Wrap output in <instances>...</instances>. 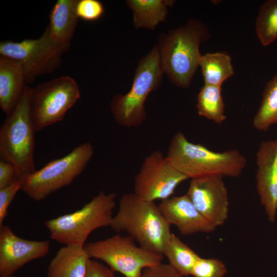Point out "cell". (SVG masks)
Segmentation results:
<instances>
[{
	"mask_svg": "<svg viewBox=\"0 0 277 277\" xmlns=\"http://www.w3.org/2000/svg\"><path fill=\"white\" fill-rule=\"evenodd\" d=\"M209 37L208 26L193 18L184 25L159 34L156 45L162 67L172 84L182 88L189 87L199 66L200 45Z\"/></svg>",
	"mask_w": 277,
	"mask_h": 277,
	"instance_id": "cell-1",
	"label": "cell"
},
{
	"mask_svg": "<svg viewBox=\"0 0 277 277\" xmlns=\"http://www.w3.org/2000/svg\"><path fill=\"white\" fill-rule=\"evenodd\" d=\"M165 156L176 170L191 179L215 175L236 178L247 164L246 158L238 149L215 152L189 141L180 131L171 139Z\"/></svg>",
	"mask_w": 277,
	"mask_h": 277,
	"instance_id": "cell-2",
	"label": "cell"
},
{
	"mask_svg": "<svg viewBox=\"0 0 277 277\" xmlns=\"http://www.w3.org/2000/svg\"><path fill=\"white\" fill-rule=\"evenodd\" d=\"M110 226L117 232H126L143 248L162 255L172 234L158 206L134 193L121 196Z\"/></svg>",
	"mask_w": 277,
	"mask_h": 277,
	"instance_id": "cell-3",
	"label": "cell"
},
{
	"mask_svg": "<svg viewBox=\"0 0 277 277\" xmlns=\"http://www.w3.org/2000/svg\"><path fill=\"white\" fill-rule=\"evenodd\" d=\"M32 88L26 85L13 111L0 128L1 160L15 166L20 180L36 170L34 160L35 132L31 116Z\"/></svg>",
	"mask_w": 277,
	"mask_h": 277,
	"instance_id": "cell-4",
	"label": "cell"
},
{
	"mask_svg": "<svg viewBox=\"0 0 277 277\" xmlns=\"http://www.w3.org/2000/svg\"><path fill=\"white\" fill-rule=\"evenodd\" d=\"M164 74L156 45L138 62L130 90L125 94H116L110 108L119 125L137 127L146 118L145 103L149 94L161 85Z\"/></svg>",
	"mask_w": 277,
	"mask_h": 277,
	"instance_id": "cell-5",
	"label": "cell"
},
{
	"mask_svg": "<svg viewBox=\"0 0 277 277\" xmlns=\"http://www.w3.org/2000/svg\"><path fill=\"white\" fill-rule=\"evenodd\" d=\"M116 194L101 191L81 209L44 222L51 238L64 246L84 247L92 231L110 225Z\"/></svg>",
	"mask_w": 277,
	"mask_h": 277,
	"instance_id": "cell-6",
	"label": "cell"
},
{
	"mask_svg": "<svg viewBox=\"0 0 277 277\" xmlns=\"http://www.w3.org/2000/svg\"><path fill=\"white\" fill-rule=\"evenodd\" d=\"M93 154L91 143L81 144L21 180V190L35 201H42L70 185L84 171Z\"/></svg>",
	"mask_w": 277,
	"mask_h": 277,
	"instance_id": "cell-7",
	"label": "cell"
},
{
	"mask_svg": "<svg viewBox=\"0 0 277 277\" xmlns=\"http://www.w3.org/2000/svg\"><path fill=\"white\" fill-rule=\"evenodd\" d=\"M130 235L116 234L103 240L85 243L90 259L102 260L112 271L125 277H141L144 269L162 263L163 255L137 246Z\"/></svg>",
	"mask_w": 277,
	"mask_h": 277,
	"instance_id": "cell-8",
	"label": "cell"
},
{
	"mask_svg": "<svg viewBox=\"0 0 277 277\" xmlns=\"http://www.w3.org/2000/svg\"><path fill=\"white\" fill-rule=\"evenodd\" d=\"M67 51L52 38L48 26L37 38H27L19 42L6 41L0 43L1 55L21 64L26 84H31L38 76L55 71L61 65L62 55Z\"/></svg>",
	"mask_w": 277,
	"mask_h": 277,
	"instance_id": "cell-9",
	"label": "cell"
},
{
	"mask_svg": "<svg viewBox=\"0 0 277 277\" xmlns=\"http://www.w3.org/2000/svg\"><path fill=\"white\" fill-rule=\"evenodd\" d=\"M80 96L77 83L67 75L32 88L31 112L35 131L62 121Z\"/></svg>",
	"mask_w": 277,
	"mask_h": 277,
	"instance_id": "cell-10",
	"label": "cell"
},
{
	"mask_svg": "<svg viewBox=\"0 0 277 277\" xmlns=\"http://www.w3.org/2000/svg\"><path fill=\"white\" fill-rule=\"evenodd\" d=\"M189 179L176 170L159 150L144 160L134 183V193L141 199L154 202L173 194L177 186Z\"/></svg>",
	"mask_w": 277,
	"mask_h": 277,
	"instance_id": "cell-11",
	"label": "cell"
},
{
	"mask_svg": "<svg viewBox=\"0 0 277 277\" xmlns=\"http://www.w3.org/2000/svg\"><path fill=\"white\" fill-rule=\"evenodd\" d=\"M201 214L214 227L223 225L228 217L229 201L223 176L191 179L186 193Z\"/></svg>",
	"mask_w": 277,
	"mask_h": 277,
	"instance_id": "cell-12",
	"label": "cell"
},
{
	"mask_svg": "<svg viewBox=\"0 0 277 277\" xmlns=\"http://www.w3.org/2000/svg\"><path fill=\"white\" fill-rule=\"evenodd\" d=\"M49 241H32L17 236L7 225L0 227V277H10L27 263L46 256Z\"/></svg>",
	"mask_w": 277,
	"mask_h": 277,
	"instance_id": "cell-13",
	"label": "cell"
},
{
	"mask_svg": "<svg viewBox=\"0 0 277 277\" xmlns=\"http://www.w3.org/2000/svg\"><path fill=\"white\" fill-rule=\"evenodd\" d=\"M256 187L268 220L277 212V137L261 142L256 153Z\"/></svg>",
	"mask_w": 277,
	"mask_h": 277,
	"instance_id": "cell-14",
	"label": "cell"
},
{
	"mask_svg": "<svg viewBox=\"0 0 277 277\" xmlns=\"http://www.w3.org/2000/svg\"><path fill=\"white\" fill-rule=\"evenodd\" d=\"M158 207L168 224L176 226L183 235L210 233L216 229L196 209L186 194L162 200Z\"/></svg>",
	"mask_w": 277,
	"mask_h": 277,
	"instance_id": "cell-15",
	"label": "cell"
},
{
	"mask_svg": "<svg viewBox=\"0 0 277 277\" xmlns=\"http://www.w3.org/2000/svg\"><path fill=\"white\" fill-rule=\"evenodd\" d=\"M25 84L24 72L21 64L11 58L0 55V107L7 116L17 106Z\"/></svg>",
	"mask_w": 277,
	"mask_h": 277,
	"instance_id": "cell-16",
	"label": "cell"
},
{
	"mask_svg": "<svg viewBox=\"0 0 277 277\" xmlns=\"http://www.w3.org/2000/svg\"><path fill=\"white\" fill-rule=\"evenodd\" d=\"M77 1L58 0L49 14L48 26L52 38L68 50L78 18L76 12Z\"/></svg>",
	"mask_w": 277,
	"mask_h": 277,
	"instance_id": "cell-17",
	"label": "cell"
},
{
	"mask_svg": "<svg viewBox=\"0 0 277 277\" xmlns=\"http://www.w3.org/2000/svg\"><path fill=\"white\" fill-rule=\"evenodd\" d=\"M89 259L84 247L64 246L50 262L46 277H86Z\"/></svg>",
	"mask_w": 277,
	"mask_h": 277,
	"instance_id": "cell-18",
	"label": "cell"
},
{
	"mask_svg": "<svg viewBox=\"0 0 277 277\" xmlns=\"http://www.w3.org/2000/svg\"><path fill=\"white\" fill-rule=\"evenodd\" d=\"M128 7L131 10L133 23L136 29L146 28L154 30L165 21L168 8L172 6V0H127Z\"/></svg>",
	"mask_w": 277,
	"mask_h": 277,
	"instance_id": "cell-19",
	"label": "cell"
},
{
	"mask_svg": "<svg viewBox=\"0 0 277 277\" xmlns=\"http://www.w3.org/2000/svg\"><path fill=\"white\" fill-rule=\"evenodd\" d=\"M199 65L201 68L204 84L222 87L234 73L231 58L225 52L202 54Z\"/></svg>",
	"mask_w": 277,
	"mask_h": 277,
	"instance_id": "cell-20",
	"label": "cell"
},
{
	"mask_svg": "<svg viewBox=\"0 0 277 277\" xmlns=\"http://www.w3.org/2000/svg\"><path fill=\"white\" fill-rule=\"evenodd\" d=\"M196 107L199 116L217 124H222L226 116L222 87L204 84L197 94Z\"/></svg>",
	"mask_w": 277,
	"mask_h": 277,
	"instance_id": "cell-21",
	"label": "cell"
},
{
	"mask_svg": "<svg viewBox=\"0 0 277 277\" xmlns=\"http://www.w3.org/2000/svg\"><path fill=\"white\" fill-rule=\"evenodd\" d=\"M169 264L182 276L191 275L192 270L200 257L179 238L172 233L164 251Z\"/></svg>",
	"mask_w": 277,
	"mask_h": 277,
	"instance_id": "cell-22",
	"label": "cell"
},
{
	"mask_svg": "<svg viewBox=\"0 0 277 277\" xmlns=\"http://www.w3.org/2000/svg\"><path fill=\"white\" fill-rule=\"evenodd\" d=\"M252 125L260 131H266L273 125H277V73L264 88Z\"/></svg>",
	"mask_w": 277,
	"mask_h": 277,
	"instance_id": "cell-23",
	"label": "cell"
},
{
	"mask_svg": "<svg viewBox=\"0 0 277 277\" xmlns=\"http://www.w3.org/2000/svg\"><path fill=\"white\" fill-rule=\"evenodd\" d=\"M255 31L261 43L267 46L277 39V0H268L260 7Z\"/></svg>",
	"mask_w": 277,
	"mask_h": 277,
	"instance_id": "cell-24",
	"label": "cell"
},
{
	"mask_svg": "<svg viewBox=\"0 0 277 277\" xmlns=\"http://www.w3.org/2000/svg\"><path fill=\"white\" fill-rule=\"evenodd\" d=\"M227 267L221 260L214 258L200 257L194 265L191 275L193 277H224Z\"/></svg>",
	"mask_w": 277,
	"mask_h": 277,
	"instance_id": "cell-25",
	"label": "cell"
},
{
	"mask_svg": "<svg viewBox=\"0 0 277 277\" xmlns=\"http://www.w3.org/2000/svg\"><path fill=\"white\" fill-rule=\"evenodd\" d=\"M76 12L78 18L87 21L100 18L105 12L103 4L97 0H78Z\"/></svg>",
	"mask_w": 277,
	"mask_h": 277,
	"instance_id": "cell-26",
	"label": "cell"
},
{
	"mask_svg": "<svg viewBox=\"0 0 277 277\" xmlns=\"http://www.w3.org/2000/svg\"><path fill=\"white\" fill-rule=\"evenodd\" d=\"M21 180H17L10 185L0 189V227L8 214L9 206L16 194L21 190Z\"/></svg>",
	"mask_w": 277,
	"mask_h": 277,
	"instance_id": "cell-27",
	"label": "cell"
},
{
	"mask_svg": "<svg viewBox=\"0 0 277 277\" xmlns=\"http://www.w3.org/2000/svg\"><path fill=\"white\" fill-rule=\"evenodd\" d=\"M141 277H183L169 264L160 263L143 270Z\"/></svg>",
	"mask_w": 277,
	"mask_h": 277,
	"instance_id": "cell-28",
	"label": "cell"
},
{
	"mask_svg": "<svg viewBox=\"0 0 277 277\" xmlns=\"http://www.w3.org/2000/svg\"><path fill=\"white\" fill-rule=\"evenodd\" d=\"M17 180H19L13 164L0 161V189L5 188Z\"/></svg>",
	"mask_w": 277,
	"mask_h": 277,
	"instance_id": "cell-29",
	"label": "cell"
},
{
	"mask_svg": "<svg viewBox=\"0 0 277 277\" xmlns=\"http://www.w3.org/2000/svg\"><path fill=\"white\" fill-rule=\"evenodd\" d=\"M86 277H114L113 271L103 264L89 259Z\"/></svg>",
	"mask_w": 277,
	"mask_h": 277,
	"instance_id": "cell-30",
	"label": "cell"
},
{
	"mask_svg": "<svg viewBox=\"0 0 277 277\" xmlns=\"http://www.w3.org/2000/svg\"><path fill=\"white\" fill-rule=\"evenodd\" d=\"M10 277H14V276H10Z\"/></svg>",
	"mask_w": 277,
	"mask_h": 277,
	"instance_id": "cell-31",
	"label": "cell"
}]
</instances>
